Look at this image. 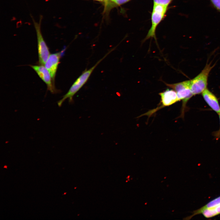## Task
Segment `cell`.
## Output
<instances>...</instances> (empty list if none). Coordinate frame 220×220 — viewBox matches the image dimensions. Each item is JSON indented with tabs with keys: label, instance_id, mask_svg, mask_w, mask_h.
Returning a JSON list of instances; mask_svg holds the SVG:
<instances>
[{
	"label": "cell",
	"instance_id": "obj_17",
	"mask_svg": "<svg viewBox=\"0 0 220 220\" xmlns=\"http://www.w3.org/2000/svg\"><path fill=\"white\" fill-rule=\"evenodd\" d=\"M94 0L97 1H99V2H104V0Z\"/></svg>",
	"mask_w": 220,
	"mask_h": 220
},
{
	"label": "cell",
	"instance_id": "obj_12",
	"mask_svg": "<svg viewBox=\"0 0 220 220\" xmlns=\"http://www.w3.org/2000/svg\"><path fill=\"white\" fill-rule=\"evenodd\" d=\"M173 0H153L154 4H159L167 7Z\"/></svg>",
	"mask_w": 220,
	"mask_h": 220
},
{
	"label": "cell",
	"instance_id": "obj_14",
	"mask_svg": "<svg viewBox=\"0 0 220 220\" xmlns=\"http://www.w3.org/2000/svg\"><path fill=\"white\" fill-rule=\"evenodd\" d=\"M218 115L219 116L220 125V113L218 114ZM213 135L214 136L215 139L217 140H218V139L220 138V126L219 129L218 130L213 132Z\"/></svg>",
	"mask_w": 220,
	"mask_h": 220
},
{
	"label": "cell",
	"instance_id": "obj_11",
	"mask_svg": "<svg viewBox=\"0 0 220 220\" xmlns=\"http://www.w3.org/2000/svg\"><path fill=\"white\" fill-rule=\"evenodd\" d=\"M220 205V196L210 201L206 205L200 208L203 209L206 208H213Z\"/></svg>",
	"mask_w": 220,
	"mask_h": 220
},
{
	"label": "cell",
	"instance_id": "obj_1",
	"mask_svg": "<svg viewBox=\"0 0 220 220\" xmlns=\"http://www.w3.org/2000/svg\"><path fill=\"white\" fill-rule=\"evenodd\" d=\"M111 50L98 61L94 66L88 70H85L83 72L74 82L67 93L63 96L61 99L58 101L57 103L59 107H61L64 101L68 99L69 103L72 104L73 102L74 96L87 82L96 67L108 54L112 51V50Z\"/></svg>",
	"mask_w": 220,
	"mask_h": 220
},
{
	"label": "cell",
	"instance_id": "obj_18",
	"mask_svg": "<svg viewBox=\"0 0 220 220\" xmlns=\"http://www.w3.org/2000/svg\"><path fill=\"white\" fill-rule=\"evenodd\" d=\"M4 168H7V166L6 165L4 166Z\"/></svg>",
	"mask_w": 220,
	"mask_h": 220
},
{
	"label": "cell",
	"instance_id": "obj_16",
	"mask_svg": "<svg viewBox=\"0 0 220 220\" xmlns=\"http://www.w3.org/2000/svg\"><path fill=\"white\" fill-rule=\"evenodd\" d=\"M115 0H104V1H108L109 2H113Z\"/></svg>",
	"mask_w": 220,
	"mask_h": 220
},
{
	"label": "cell",
	"instance_id": "obj_15",
	"mask_svg": "<svg viewBox=\"0 0 220 220\" xmlns=\"http://www.w3.org/2000/svg\"><path fill=\"white\" fill-rule=\"evenodd\" d=\"M218 215L220 214V205L214 207Z\"/></svg>",
	"mask_w": 220,
	"mask_h": 220
},
{
	"label": "cell",
	"instance_id": "obj_2",
	"mask_svg": "<svg viewBox=\"0 0 220 220\" xmlns=\"http://www.w3.org/2000/svg\"><path fill=\"white\" fill-rule=\"evenodd\" d=\"M165 84L167 86L175 91L179 101H182L181 116L183 117L186 103L193 96L190 88V80H186L174 84L166 83Z\"/></svg>",
	"mask_w": 220,
	"mask_h": 220
},
{
	"label": "cell",
	"instance_id": "obj_6",
	"mask_svg": "<svg viewBox=\"0 0 220 220\" xmlns=\"http://www.w3.org/2000/svg\"><path fill=\"white\" fill-rule=\"evenodd\" d=\"M160 97V105L156 108L150 110L140 117L147 116L150 117L160 109L165 107L171 105L179 101L177 93L174 90L167 89L163 92L159 93Z\"/></svg>",
	"mask_w": 220,
	"mask_h": 220
},
{
	"label": "cell",
	"instance_id": "obj_9",
	"mask_svg": "<svg viewBox=\"0 0 220 220\" xmlns=\"http://www.w3.org/2000/svg\"><path fill=\"white\" fill-rule=\"evenodd\" d=\"M204 100L209 106L218 114L220 113V106L216 96L207 88L202 93Z\"/></svg>",
	"mask_w": 220,
	"mask_h": 220
},
{
	"label": "cell",
	"instance_id": "obj_5",
	"mask_svg": "<svg viewBox=\"0 0 220 220\" xmlns=\"http://www.w3.org/2000/svg\"><path fill=\"white\" fill-rule=\"evenodd\" d=\"M167 8L166 6L154 4L151 16L152 26L144 41L150 38H155L156 28L164 18Z\"/></svg>",
	"mask_w": 220,
	"mask_h": 220
},
{
	"label": "cell",
	"instance_id": "obj_4",
	"mask_svg": "<svg viewBox=\"0 0 220 220\" xmlns=\"http://www.w3.org/2000/svg\"><path fill=\"white\" fill-rule=\"evenodd\" d=\"M42 18V16H40L38 22H36L33 19L32 20L37 35L39 63L40 65H44L50 54L41 30Z\"/></svg>",
	"mask_w": 220,
	"mask_h": 220
},
{
	"label": "cell",
	"instance_id": "obj_8",
	"mask_svg": "<svg viewBox=\"0 0 220 220\" xmlns=\"http://www.w3.org/2000/svg\"><path fill=\"white\" fill-rule=\"evenodd\" d=\"M65 50L64 49L60 52L50 54L44 64L54 82L60 58Z\"/></svg>",
	"mask_w": 220,
	"mask_h": 220
},
{
	"label": "cell",
	"instance_id": "obj_7",
	"mask_svg": "<svg viewBox=\"0 0 220 220\" xmlns=\"http://www.w3.org/2000/svg\"><path fill=\"white\" fill-rule=\"evenodd\" d=\"M43 65H31L30 66L36 72L39 77L46 84L47 90L53 94L59 93L56 88L50 74Z\"/></svg>",
	"mask_w": 220,
	"mask_h": 220
},
{
	"label": "cell",
	"instance_id": "obj_3",
	"mask_svg": "<svg viewBox=\"0 0 220 220\" xmlns=\"http://www.w3.org/2000/svg\"><path fill=\"white\" fill-rule=\"evenodd\" d=\"M213 68L210 64H207L200 73L190 80V88L193 95L202 94L207 88L208 75Z\"/></svg>",
	"mask_w": 220,
	"mask_h": 220
},
{
	"label": "cell",
	"instance_id": "obj_13",
	"mask_svg": "<svg viewBox=\"0 0 220 220\" xmlns=\"http://www.w3.org/2000/svg\"><path fill=\"white\" fill-rule=\"evenodd\" d=\"M214 7L220 12V0H210Z\"/></svg>",
	"mask_w": 220,
	"mask_h": 220
},
{
	"label": "cell",
	"instance_id": "obj_10",
	"mask_svg": "<svg viewBox=\"0 0 220 220\" xmlns=\"http://www.w3.org/2000/svg\"><path fill=\"white\" fill-rule=\"evenodd\" d=\"M131 0H115L113 2L107 1L104 3L105 12L110 11L113 8L119 6Z\"/></svg>",
	"mask_w": 220,
	"mask_h": 220
}]
</instances>
